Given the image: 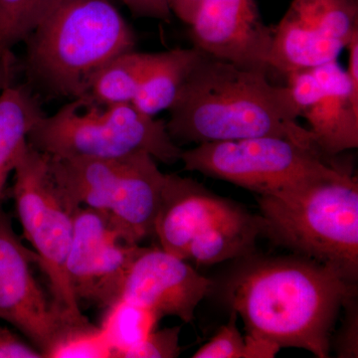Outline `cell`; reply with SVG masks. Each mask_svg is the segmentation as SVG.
Masks as SVG:
<instances>
[{
  "label": "cell",
  "mask_w": 358,
  "mask_h": 358,
  "mask_svg": "<svg viewBox=\"0 0 358 358\" xmlns=\"http://www.w3.org/2000/svg\"><path fill=\"white\" fill-rule=\"evenodd\" d=\"M250 258L226 289L247 334L329 357L339 313L357 296V282L305 257Z\"/></svg>",
  "instance_id": "cell-1"
},
{
  "label": "cell",
  "mask_w": 358,
  "mask_h": 358,
  "mask_svg": "<svg viewBox=\"0 0 358 358\" xmlns=\"http://www.w3.org/2000/svg\"><path fill=\"white\" fill-rule=\"evenodd\" d=\"M169 110L167 131L178 145L280 136L317 148L296 122L300 114L286 86L204 52Z\"/></svg>",
  "instance_id": "cell-2"
},
{
  "label": "cell",
  "mask_w": 358,
  "mask_h": 358,
  "mask_svg": "<svg viewBox=\"0 0 358 358\" xmlns=\"http://www.w3.org/2000/svg\"><path fill=\"white\" fill-rule=\"evenodd\" d=\"M23 42L28 76L76 99L103 66L134 50L136 35L112 0H47Z\"/></svg>",
  "instance_id": "cell-3"
},
{
  "label": "cell",
  "mask_w": 358,
  "mask_h": 358,
  "mask_svg": "<svg viewBox=\"0 0 358 358\" xmlns=\"http://www.w3.org/2000/svg\"><path fill=\"white\" fill-rule=\"evenodd\" d=\"M264 235L275 244L358 277V185L352 173L258 199Z\"/></svg>",
  "instance_id": "cell-4"
},
{
  "label": "cell",
  "mask_w": 358,
  "mask_h": 358,
  "mask_svg": "<svg viewBox=\"0 0 358 358\" xmlns=\"http://www.w3.org/2000/svg\"><path fill=\"white\" fill-rule=\"evenodd\" d=\"M160 248L196 265L253 255L263 219L192 178L166 174L155 223Z\"/></svg>",
  "instance_id": "cell-5"
},
{
  "label": "cell",
  "mask_w": 358,
  "mask_h": 358,
  "mask_svg": "<svg viewBox=\"0 0 358 358\" xmlns=\"http://www.w3.org/2000/svg\"><path fill=\"white\" fill-rule=\"evenodd\" d=\"M28 145L56 157L117 159L147 152L166 164L180 160L183 150L169 136L166 122L143 114L133 103L102 105L85 96L44 115Z\"/></svg>",
  "instance_id": "cell-6"
},
{
  "label": "cell",
  "mask_w": 358,
  "mask_h": 358,
  "mask_svg": "<svg viewBox=\"0 0 358 358\" xmlns=\"http://www.w3.org/2000/svg\"><path fill=\"white\" fill-rule=\"evenodd\" d=\"M49 167L73 206L109 216L131 243L155 235L166 174L152 155L138 152L117 159L49 155Z\"/></svg>",
  "instance_id": "cell-7"
},
{
  "label": "cell",
  "mask_w": 358,
  "mask_h": 358,
  "mask_svg": "<svg viewBox=\"0 0 358 358\" xmlns=\"http://www.w3.org/2000/svg\"><path fill=\"white\" fill-rule=\"evenodd\" d=\"M13 171L16 211L25 238L48 279L52 305L70 326L88 324L67 273L77 207L70 203L52 178L48 155L27 145Z\"/></svg>",
  "instance_id": "cell-8"
},
{
  "label": "cell",
  "mask_w": 358,
  "mask_h": 358,
  "mask_svg": "<svg viewBox=\"0 0 358 358\" xmlns=\"http://www.w3.org/2000/svg\"><path fill=\"white\" fill-rule=\"evenodd\" d=\"M180 160L186 171L227 181L259 196L350 173L317 148L280 136L200 143L182 150Z\"/></svg>",
  "instance_id": "cell-9"
},
{
  "label": "cell",
  "mask_w": 358,
  "mask_h": 358,
  "mask_svg": "<svg viewBox=\"0 0 358 358\" xmlns=\"http://www.w3.org/2000/svg\"><path fill=\"white\" fill-rule=\"evenodd\" d=\"M358 32L357 0H293L272 27L271 71H293L338 60Z\"/></svg>",
  "instance_id": "cell-10"
},
{
  "label": "cell",
  "mask_w": 358,
  "mask_h": 358,
  "mask_svg": "<svg viewBox=\"0 0 358 358\" xmlns=\"http://www.w3.org/2000/svg\"><path fill=\"white\" fill-rule=\"evenodd\" d=\"M74 232L67 273L78 301L110 307L121 299L129 268L141 247L129 242L106 214L88 207L75 209Z\"/></svg>",
  "instance_id": "cell-11"
},
{
  "label": "cell",
  "mask_w": 358,
  "mask_h": 358,
  "mask_svg": "<svg viewBox=\"0 0 358 358\" xmlns=\"http://www.w3.org/2000/svg\"><path fill=\"white\" fill-rule=\"evenodd\" d=\"M36 253L16 236L0 203V319L15 327L46 357L70 324L55 310L35 279Z\"/></svg>",
  "instance_id": "cell-12"
},
{
  "label": "cell",
  "mask_w": 358,
  "mask_h": 358,
  "mask_svg": "<svg viewBox=\"0 0 358 358\" xmlns=\"http://www.w3.org/2000/svg\"><path fill=\"white\" fill-rule=\"evenodd\" d=\"M193 47L245 69L271 72L272 27L256 0H201L190 23Z\"/></svg>",
  "instance_id": "cell-13"
},
{
  "label": "cell",
  "mask_w": 358,
  "mask_h": 358,
  "mask_svg": "<svg viewBox=\"0 0 358 358\" xmlns=\"http://www.w3.org/2000/svg\"><path fill=\"white\" fill-rule=\"evenodd\" d=\"M213 282L187 261L162 248L141 247L122 287V299L162 317H176L190 324Z\"/></svg>",
  "instance_id": "cell-14"
},
{
  "label": "cell",
  "mask_w": 358,
  "mask_h": 358,
  "mask_svg": "<svg viewBox=\"0 0 358 358\" xmlns=\"http://www.w3.org/2000/svg\"><path fill=\"white\" fill-rule=\"evenodd\" d=\"M315 70L324 93L301 117L307 120L317 150L334 157L358 147V91L338 60Z\"/></svg>",
  "instance_id": "cell-15"
},
{
  "label": "cell",
  "mask_w": 358,
  "mask_h": 358,
  "mask_svg": "<svg viewBox=\"0 0 358 358\" xmlns=\"http://www.w3.org/2000/svg\"><path fill=\"white\" fill-rule=\"evenodd\" d=\"M201 52L192 47L152 53L134 107L150 117L169 110Z\"/></svg>",
  "instance_id": "cell-16"
},
{
  "label": "cell",
  "mask_w": 358,
  "mask_h": 358,
  "mask_svg": "<svg viewBox=\"0 0 358 358\" xmlns=\"http://www.w3.org/2000/svg\"><path fill=\"white\" fill-rule=\"evenodd\" d=\"M26 86L11 84L0 92V197L9 173L28 145V136L44 115Z\"/></svg>",
  "instance_id": "cell-17"
},
{
  "label": "cell",
  "mask_w": 358,
  "mask_h": 358,
  "mask_svg": "<svg viewBox=\"0 0 358 358\" xmlns=\"http://www.w3.org/2000/svg\"><path fill=\"white\" fill-rule=\"evenodd\" d=\"M150 57L134 49L120 54L96 73L83 96L102 105L133 103Z\"/></svg>",
  "instance_id": "cell-18"
},
{
  "label": "cell",
  "mask_w": 358,
  "mask_h": 358,
  "mask_svg": "<svg viewBox=\"0 0 358 358\" xmlns=\"http://www.w3.org/2000/svg\"><path fill=\"white\" fill-rule=\"evenodd\" d=\"M159 320L150 308L126 299H119L108 307L100 327L112 348L113 357L124 358L155 331Z\"/></svg>",
  "instance_id": "cell-19"
},
{
  "label": "cell",
  "mask_w": 358,
  "mask_h": 358,
  "mask_svg": "<svg viewBox=\"0 0 358 358\" xmlns=\"http://www.w3.org/2000/svg\"><path fill=\"white\" fill-rule=\"evenodd\" d=\"M46 357L113 358V352L101 327L88 322L66 329Z\"/></svg>",
  "instance_id": "cell-20"
},
{
  "label": "cell",
  "mask_w": 358,
  "mask_h": 358,
  "mask_svg": "<svg viewBox=\"0 0 358 358\" xmlns=\"http://www.w3.org/2000/svg\"><path fill=\"white\" fill-rule=\"evenodd\" d=\"M47 0H0V51L13 50L31 31Z\"/></svg>",
  "instance_id": "cell-21"
},
{
  "label": "cell",
  "mask_w": 358,
  "mask_h": 358,
  "mask_svg": "<svg viewBox=\"0 0 358 358\" xmlns=\"http://www.w3.org/2000/svg\"><path fill=\"white\" fill-rule=\"evenodd\" d=\"M237 313L231 312L229 322L193 353V358H245L246 343L237 327Z\"/></svg>",
  "instance_id": "cell-22"
},
{
  "label": "cell",
  "mask_w": 358,
  "mask_h": 358,
  "mask_svg": "<svg viewBox=\"0 0 358 358\" xmlns=\"http://www.w3.org/2000/svg\"><path fill=\"white\" fill-rule=\"evenodd\" d=\"M181 327L152 331L147 338L124 355V358H174L180 355Z\"/></svg>",
  "instance_id": "cell-23"
},
{
  "label": "cell",
  "mask_w": 358,
  "mask_h": 358,
  "mask_svg": "<svg viewBox=\"0 0 358 358\" xmlns=\"http://www.w3.org/2000/svg\"><path fill=\"white\" fill-rule=\"evenodd\" d=\"M287 85L292 100L300 117L305 110L320 100L324 88L315 68L293 71L286 75Z\"/></svg>",
  "instance_id": "cell-24"
},
{
  "label": "cell",
  "mask_w": 358,
  "mask_h": 358,
  "mask_svg": "<svg viewBox=\"0 0 358 358\" xmlns=\"http://www.w3.org/2000/svg\"><path fill=\"white\" fill-rule=\"evenodd\" d=\"M355 299L348 301L345 305L348 313L339 329L338 338H334V348L338 357H357L358 345V315L357 306L355 303Z\"/></svg>",
  "instance_id": "cell-25"
},
{
  "label": "cell",
  "mask_w": 358,
  "mask_h": 358,
  "mask_svg": "<svg viewBox=\"0 0 358 358\" xmlns=\"http://www.w3.org/2000/svg\"><path fill=\"white\" fill-rule=\"evenodd\" d=\"M136 17L152 18L169 22L171 18L169 0H121Z\"/></svg>",
  "instance_id": "cell-26"
},
{
  "label": "cell",
  "mask_w": 358,
  "mask_h": 358,
  "mask_svg": "<svg viewBox=\"0 0 358 358\" xmlns=\"http://www.w3.org/2000/svg\"><path fill=\"white\" fill-rule=\"evenodd\" d=\"M0 358H44L37 348L28 345L6 327L0 326Z\"/></svg>",
  "instance_id": "cell-27"
},
{
  "label": "cell",
  "mask_w": 358,
  "mask_h": 358,
  "mask_svg": "<svg viewBox=\"0 0 358 358\" xmlns=\"http://www.w3.org/2000/svg\"><path fill=\"white\" fill-rule=\"evenodd\" d=\"M246 350L245 358H273L281 350L275 343L267 339L246 334L245 336Z\"/></svg>",
  "instance_id": "cell-28"
},
{
  "label": "cell",
  "mask_w": 358,
  "mask_h": 358,
  "mask_svg": "<svg viewBox=\"0 0 358 358\" xmlns=\"http://www.w3.org/2000/svg\"><path fill=\"white\" fill-rule=\"evenodd\" d=\"M17 71V61L13 50L0 51V92L13 84Z\"/></svg>",
  "instance_id": "cell-29"
},
{
  "label": "cell",
  "mask_w": 358,
  "mask_h": 358,
  "mask_svg": "<svg viewBox=\"0 0 358 358\" xmlns=\"http://www.w3.org/2000/svg\"><path fill=\"white\" fill-rule=\"evenodd\" d=\"M200 2L201 0H169L173 13L187 25L192 23Z\"/></svg>",
  "instance_id": "cell-30"
},
{
  "label": "cell",
  "mask_w": 358,
  "mask_h": 358,
  "mask_svg": "<svg viewBox=\"0 0 358 358\" xmlns=\"http://www.w3.org/2000/svg\"><path fill=\"white\" fill-rule=\"evenodd\" d=\"M112 1H115V0H112Z\"/></svg>",
  "instance_id": "cell-31"
}]
</instances>
